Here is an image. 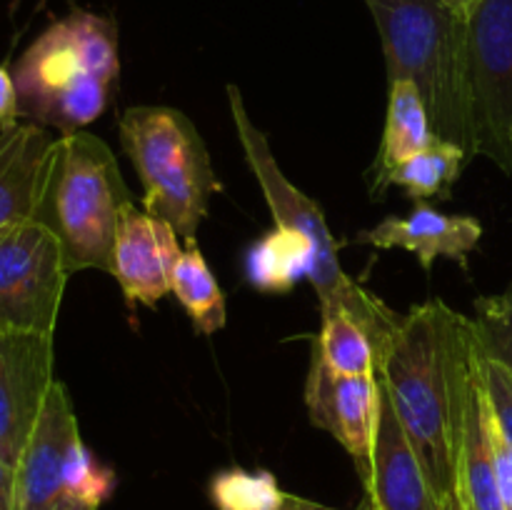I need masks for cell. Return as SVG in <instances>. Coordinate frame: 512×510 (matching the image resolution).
<instances>
[{
  "mask_svg": "<svg viewBox=\"0 0 512 510\" xmlns=\"http://www.w3.org/2000/svg\"><path fill=\"white\" fill-rule=\"evenodd\" d=\"M478 370L473 318L443 300L413 305L380 355V383L443 503L458 485L460 443Z\"/></svg>",
  "mask_w": 512,
  "mask_h": 510,
  "instance_id": "6da1fadb",
  "label": "cell"
},
{
  "mask_svg": "<svg viewBox=\"0 0 512 510\" xmlns=\"http://www.w3.org/2000/svg\"><path fill=\"white\" fill-rule=\"evenodd\" d=\"M120 75L113 20L73 10L38 35L15 65L20 115L78 133L105 113Z\"/></svg>",
  "mask_w": 512,
  "mask_h": 510,
  "instance_id": "7a4b0ae2",
  "label": "cell"
},
{
  "mask_svg": "<svg viewBox=\"0 0 512 510\" xmlns=\"http://www.w3.org/2000/svg\"><path fill=\"white\" fill-rule=\"evenodd\" d=\"M383 40L388 83L408 80L423 95L440 140L475 158L468 93L465 13L445 0H365Z\"/></svg>",
  "mask_w": 512,
  "mask_h": 510,
  "instance_id": "3957f363",
  "label": "cell"
},
{
  "mask_svg": "<svg viewBox=\"0 0 512 510\" xmlns=\"http://www.w3.org/2000/svg\"><path fill=\"white\" fill-rule=\"evenodd\" d=\"M133 203L108 143L78 130L53 140L40 175L33 220L50 230L68 273L113 270L120 210Z\"/></svg>",
  "mask_w": 512,
  "mask_h": 510,
  "instance_id": "277c9868",
  "label": "cell"
},
{
  "mask_svg": "<svg viewBox=\"0 0 512 510\" xmlns=\"http://www.w3.org/2000/svg\"><path fill=\"white\" fill-rule=\"evenodd\" d=\"M228 103L240 148L245 153V163L250 165L255 180L263 188L265 203L273 213L275 225L295 230L313 243L308 280L318 290L320 315L328 318L335 313H348L350 318L358 320L373 338L380 358L403 315L393 313L383 300L370 295L363 285L348 278V273L340 265L338 245H335L333 233L325 223L323 208L285 178L265 133L250 120L238 85H228Z\"/></svg>",
  "mask_w": 512,
  "mask_h": 510,
  "instance_id": "5b68a950",
  "label": "cell"
},
{
  "mask_svg": "<svg viewBox=\"0 0 512 510\" xmlns=\"http://www.w3.org/2000/svg\"><path fill=\"white\" fill-rule=\"evenodd\" d=\"M120 143L143 183L145 213L195 243L220 183L193 120L168 105H135L120 115Z\"/></svg>",
  "mask_w": 512,
  "mask_h": 510,
  "instance_id": "8992f818",
  "label": "cell"
},
{
  "mask_svg": "<svg viewBox=\"0 0 512 510\" xmlns=\"http://www.w3.org/2000/svg\"><path fill=\"white\" fill-rule=\"evenodd\" d=\"M465 45L475 155L512 175V0L470 5Z\"/></svg>",
  "mask_w": 512,
  "mask_h": 510,
  "instance_id": "52a82bcc",
  "label": "cell"
},
{
  "mask_svg": "<svg viewBox=\"0 0 512 510\" xmlns=\"http://www.w3.org/2000/svg\"><path fill=\"white\" fill-rule=\"evenodd\" d=\"M68 278L45 225L28 218L0 228V333L53 335Z\"/></svg>",
  "mask_w": 512,
  "mask_h": 510,
  "instance_id": "ba28073f",
  "label": "cell"
},
{
  "mask_svg": "<svg viewBox=\"0 0 512 510\" xmlns=\"http://www.w3.org/2000/svg\"><path fill=\"white\" fill-rule=\"evenodd\" d=\"M53 383V335L0 333V458L13 470Z\"/></svg>",
  "mask_w": 512,
  "mask_h": 510,
  "instance_id": "9c48e42d",
  "label": "cell"
},
{
  "mask_svg": "<svg viewBox=\"0 0 512 510\" xmlns=\"http://www.w3.org/2000/svg\"><path fill=\"white\" fill-rule=\"evenodd\" d=\"M380 373L340 375L313 350L305 405L310 423L323 428L348 450L358 475L368 470L373 435L380 415Z\"/></svg>",
  "mask_w": 512,
  "mask_h": 510,
  "instance_id": "30bf717a",
  "label": "cell"
},
{
  "mask_svg": "<svg viewBox=\"0 0 512 510\" xmlns=\"http://www.w3.org/2000/svg\"><path fill=\"white\" fill-rule=\"evenodd\" d=\"M360 480L373 510H445L385 388L380 393L378 428L373 435L368 470Z\"/></svg>",
  "mask_w": 512,
  "mask_h": 510,
  "instance_id": "8fae6325",
  "label": "cell"
},
{
  "mask_svg": "<svg viewBox=\"0 0 512 510\" xmlns=\"http://www.w3.org/2000/svg\"><path fill=\"white\" fill-rule=\"evenodd\" d=\"M183 248L170 223L128 203L113 243V275L128 305H158L170 293V275Z\"/></svg>",
  "mask_w": 512,
  "mask_h": 510,
  "instance_id": "7c38bea8",
  "label": "cell"
},
{
  "mask_svg": "<svg viewBox=\"0 0 512 510\" xmlns=\"http://www.w3.org/2000/svg\"><path fill=\"white\" fill-rule=\"evenodd\" d=\"M78 440V418L70 395L55 380L38 425L15 465V510H55L65 495V463Z\"/></svg>",
  "mask_w": 512,
  "mask_h": 510,
  "instance_id": "4fadbf2b",
  "label": "cell"
},
{
  "mask_svg": "<svg viewBox=\"0 0 512 510\" xmlns=\"http://www.w3.org/2000/svg\"><path fill=\"white\" fill-rule=\"evenodd\" d=\"M483 238V225L470 215H448L428 203H418L405 218H385L363 230L358 243L373 248H403L418 258L425 273L438 258H450L468 268V253Z\"/></svg>",
  "mask_w": 512,
  "mask_h": 510,
  "instance_id": "5bb4252c",
  "label": "cell"
},
{
  "mask_svg": "<svg viewBox=\"0 0 512 510\" xmlns=\"http://www.w3.org/2000/svg\"><path fill=\"white\" fill-rule=\"evenodd\" d=\"M53 140L38 123L0 128V228L33 218L40 175Z\"/></svg>",
  "mask_w": 512,
  "mask_h": 510,
  "instance_id": "9a60e30c",
  "label": "cell"
},
{
  "mask_svg": "<svg viewBox=\"0 0 512 510\" xmlns=\"http://www.w3.org/2000/svg\"><path fill=\"white\" fill-rule=\"evenodd\" d=\"M455 490L470 510H505L498 490V473H495L493 440H490V403L480 370L465 415Z\"/></svg>",
  "mask_w": 512,
  "mask_h": 510,
  "instance_id": "2e32d148",
  "label": "cell"
},
{
  "mask_svg": "<svg viewBox=\"0 0 512 510\" xmlns=\"http://www.w3.org/2000/svg\"><path fill=\"white\" fill-rule=\"evenodd\" d=\"M435 140L438 135H435L428 105L418 88L408 80L390 83L388 118H385V135L380 143L378 160H375V180L390 173L395 165L418 155L420 150L430 148Z\"/></svg>",
  "mask_w": 512,
  "mask_h": 510,
  "instance_id": "e0dca14e",
  "label": "cell"
},
{
  "mask_svg": "<svg viewBox=\"0 0 512 510\" xmlns=\"http://www.w3.org/2000/svg\"><path fill=\"white\" fill-rule=\"evenodd\" d=\"M313 243L290 228L265 233L245 258V275L250 285L263 293H288L300 278H308Z\"/></svg>",
  "mask_w": 512,
  "mask_h": 510,
  "instance_id": "ac0fdd59",
  "label": "cell"
},
{
  "mask_svg": "<svg viewBox=\"0 0 512 510\" xmlns=\"http://www.w3.org/2000/svg\"><path fill=\"white\" fill-rule=\"evenodd\" d=\"M470 163L468 153L460 145L448 143V140H435L430 148L420 150L405 163L395 165L390 173L378 180V195L388 185H398L413 200L440 198L448 200L453 193V185L458 183L460 173Z\"/></svg>",
  "mask_w": 512,
  "mask_h": 510,
  "instance_id": "d6986e66",
  "label": "cell"
},
{
  "mask_svg": "<svg viewBox=\"0 0 512 510\" xmlns=\"http://www.w3.org/2000/svg\"><path fill=\"white\" fill-rule=\"evenodd\" d=\"M170 293L188 310L193 328L200 335H213L225 328V295L210 273L198 243L188 245L175 260L170 275Z\"/></svg>",
  "mask_w": 512,
  "mask_h": 510,
  "instance_id": "ffe728a7",
  "label": "cell"
},
{
  "mask_svg": "<svg viewBox=\"0 0 512 510\" xmlns=\"http://www.w3.org/2000/svg\"><path fill=\"white\" fill-rule=\"evenodd\" d=\"M313 350H318L320 358L340 375H373L380 370L373 338L348 313L323 318V328L315 338Z\"/></svg>",
  "mask_w": 512,
  "mask_h": 510,
  "instance_id": "44dd1931",
  "label": "cell"
},
{
  "mask_svg": "<svg viewBox=\"0 0 512 510\" xmlns=\"http://www.w3.org/2000/svg\"><path fill=\"white\" fill-rule=\"evenodd\" d=\"M285 495L270 470L228 468L210 480V500L218 510H278Z\"/></svg>",
  "mask_w": 512,
  "mask_h": 510,
  "instance_id": "7402d4cb",
  "label": "cell"
},
{
  "mask_svg": "<svg viewBox=\"0 0 512 510\" xmlns=\"http://www.w3.org/2000/svg\"><path fill=\"white\" fill-rule=\"evenodd\" d=\"M473 323L480 353L512 375V290L475 300Z\"/></svg>",
  "mask_w": 512,
  "mask_h": 510,
  "instance_id": "603a6c76",
  "label": "cell"
},
{
  "mask_svg": "<svg viewBox=\"0 0 512 510\" xmlns=\"http://www.w3.org/2000/svg\"><path fill=\"white\" fill-rule=\"evenodd\" d=\"M115 483H118V478H115L113 470L100 463L83 440H78L70 448L68 463H65V495L100 508L113 495Z\"/></svg>",
  "mask_w": 512,
  "mask_h": 510,
  "instance_id": "cb8c5ba5",
  "label": "cell"
},
{
  "mask_svg": "<svg viewBox=\"0 0 512 510\" xmlns=\"http://www.w3.org/2000/svg\"><path fill=\"white\" fill-rule=\"evenodd\" d=\"M480 375H483L485 393L493 408L495 423L503 430L505 440L512 445V375L495 360L480 353Z\"/></svg>",
  "mask_w": 512,
  "mask_h": 510,
  "instance_id": "d4e9b609",
  "label": "cell"
},
{
  "mask_svg": "<svg viewBox=\"0 0 512 510\" xmlns=\"http://www.w3.org/2000/svg\"><path fill=\"white\" fill-rule=\"evenodd\" d=\"M490 440H493L495 473H498V490L500 498H503V508L512 510V445L505 440L503 430L495 423L493 408H490Z\"/></svg>",
  "mask_w": 512,
  "mask_h": 510,
  "instance_id": "484cf974",
  "label": "cell"
},
{
  "mask_svg": "<svg viewBox=\"0 0 512 510\" xmlns=\"http://www.w3.org/2000/svg\"><path fill=\"white\" fill-rule=\"evenodd\" d=\"M20 118L18 105V88H15V78L5 65H0V128L15 125Z\"/></svg>",
  "mask_w": 512,
  "mask_h": 510,
  "instance_id": "4316f807",
  "label": "cell"
},
{
  "mask_svg": "<svg viewBox=\"0 0 512 510\" xmlns=\"http://www.w3.org/2000/svg\"><path fill=\"white\" fill-rule=\"evenodd\" d=\"M0 510H15V470L0 458Z\"/></svg>",
  "mask_w": 512,
  "mask_h": 510,
  "instance_id": "83f0119b",
  "label": "cell"
},
{
  "mask_svg": "<svg viewBox=\"0 0 512 510\" xmlns=\"http://www.w3.org/2000/svg\"><path fill=\"white\" fill-rule=\"evenodd\" d=\"M278 510H340V508H330V505H323V503H315V500H308V498H300V495H285L283 505H280ZM358 510H370V505L365 503L363 508Z\"/></svg>",
  "mask_w": 512,
  "mask_h": 510,
  "instance_id": "f1b7e54d",
  "label": "cell"
},
{
  "mask_svg": "<svg viewBox=\"0 0 512 510\" xmlns=\"http://www.w3.org/2000/svg\"><path fill=\"white\" fill-rule=\"evenodd\" d=\"M55 510H98V505H90V503H85V500L63 495V498L58 500V505H55Z\"/></svg>",
  "mask_w": 512,
  "mask_h": 510,
  "instance_id": "f546056e",
  "label": "cell"
},
{
  "mask_svg": "<svg viewBox=\"0 0 512 510\" xmlns=\"http://www.w3.org/2000/svg\"><path fill=\"white\" fill-rule=\"evenodd\" d=\"M445 510H470V508H468V505H465V500L460 498L458 490H455L453 498H450L448 503H445Z\"/></svg>",
  "mask_w": 512,
  "mask_h": 510,
  "instance_id": "4dcf8cb0",
  "label": "cell"
},
{
  "mask_svg": "<svg viewBox=\"0 0 512 510\" xmlns=\"http://www.w3.org/2000/svg\"><path fill=\"white\" fill-rule=\"evenodd\" d=\"M445 3H448L450 8H455V10H460V13H465V10H468L473 3H478V0H445Z\"/></svg>",
  "mask_w": 512,
  "mask_h": 510,
  "instance_id": "1f68e13d",
  "label": "cell"
},
{
  "mask_svg": "<svg viewBox=\"0 0 512 510\" xmlns=\"http://www.w3.org/2000/svg\"><path fill=\"white\" fill-rule=\"evenodd\" d=\"M370 510H373V508H370Z\"/></svg>",
  "mask_w": 512,
  "mask_h": 510,
  "instance_id": "d6a6232c",
  "label": "cell"
}]
</instances>
